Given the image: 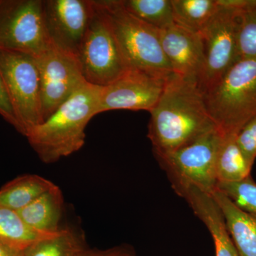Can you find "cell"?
Wrapping results in <instances>:
<instances>
[{"instance_id":"6da1fadb","label":"cell","mask_w":256,"mask_h":256,"mask_svg":"<svg viewBox=\"0 0 256 256\" xmlns=\"http://www.w3.org/2000/svg\"><path fill=\"white\" fill-rule=\"evenodd\" d=\"M150 112L148 137L154 154L178 150L216 129L198 82L174 74Z\"/></svg>"},{"instance_id":"7a4b0ae2","label":"cell","mask_w":256,"mask_h":256,"mask_svg":"<svg viewBox=\"0 0 256 256\" xmlns=\"http://www.w3.org/2000/svg\"><path fill=\"white\" fill-rule=\"evenodd\" d=\"M101 90L102 87L86 82L46 120L28 133V142L42 162L54 164L85 146L87 126L99 114Z\"/></svg>"},{"instance_id":"3957f363","label":"cell","mask_w":256,"mask_h":256,"mask_svg":"<svg viewBox=\"0 0 256 256\" xmlns=\"http://www.w3.org/2000/svg\"><path fill=\"white\" fill-rule=\"evenodd\" d=\"M204 94L218 130L223 136H236L256 116V58L237 60Z\"/></svg>"},{"instance_id":"277c9868","label":"cell","mask_w":256,"mask_h":256,"mask_svg":"<svg viewBox=\"0 0 256 256\" xmlns=\"http://www.w3.org/2000/svg\"><path fill=\"white\" fill-rule=\"evenodd\" d=\"M104 12L130 68L168 80L174 74L163 52L160 30L128 12L120 0H96Z\"/></svg>"},{"instance_id":"5b68a950","label":"cell","mask_w":256,"mask_h":256,"mask_svg":"<svg viewBox=\"0 0 256 256\" xmlns=\"http://www.w3.org/2000/svg\"><path fill=\"white\" fill-rule=\"evenodd\" d=\"M223 138L216 128L178 150L154 154L178 194L192 186L210 194L216 190V159Z\"/></svg>"},{"instance_id":"8992f818","label":"cell","mask_w":256,"mask_h":256,"mask_svg":"<svg viewBox=\"0 0 256 256\" xmlns=\"http://www.w3.org/2000/svg\"><path fill=\"white\" fill-rule=\"evenodd\" d=\"M95 12L80 45L78 60L88 84L106 87L130 70L108 18L94 0Z\"/></svg>"},{"instance_id":"52a82bcc","label":"cell","mask_w":256,"mask_h":256,"mask_svg":"<svg viewBox=\"0 0 256 256\" xmlns=\"http://www.w3.org/2000/svg\"><path fill=\"white\" fill-rule=\"evenodd\" d=\"M242 2V0H220L216 12L200 32L204 50V66L198 85L204 94L237 60Z\"/></svg>"},{"instance_id":"ba28073f","label":"cell","mask_w":256,"mask_h":256,"mask_svg":"<svg viewBox=\"0 0 256 256\" xmlns=\"http://www.w3.org/2000/svg\"><path fill=\"white\" fill-rule=\"evenodd\" d=\"M0 73L20 126L28 136L43 124L41 78L36 60L20 52L0 50Z\"/></svg>"},{"instance_id":"9c48e42d","label":"cell","mask_w":256,"mask_h":256,"mask_svg":"<svg viewBox=\"0 0 256 256\" xmlns=\"http://www.w3.org/2000/svg\"><path fill=\"white\" fill-rule=\"evenodd\" d=\"M52 44L43 0H0V50L36 58Z\"/></svg>"},{"instance_id":"30bf717a","label":"cell","mask_w":256,"mask_h":256,"mask_svg":"<svg viewBox=\"0 0 256 256\" xmlns=\"http://www.w3.org/2000/svg\"><path fill=\"white\" fill-rule=\"evenodd\" d=\"M34 58L41 78L42 116L44 122L86 80L77 56L53 44Z\"/></svg>"},{"instance_id":"8fae6325","label":"cell","mask_w":256,"mask_h":256,"mask_svg":"<svg viewBox=\"0 0 256 256\" xmlns=\"http://www.w3.org/2000/svg\"><path fill=\"white\" fill-rule=\"evenodd\" d=\"M43 12L52 44L78 56L95 12L94 0H43Z\"/></svg>"},{"instance_id":"7c38bea8","label":"cell","mask_w":256,"mask_h":256,"mask_svg":"<svg viewBox=\"0 0 256 256\" xmlns=\"http://www.w3.org/2000/svg\"><path fill=\"white\" fill-rule=\"evenodd\" d=\"M168 80L130 69L114 84L102 87L99 114L116 110L150 112L159 101Z\"/></svg>"},{"instance_id":"4fadbf2b","label":"cell","mask_w":256,"mask_h":256,"mask_svg":"<svg viewBox=\"0 0 256 256\" xmlns=\"http://www.w3.org/2000/svg\"><path fill=\"white\" fill-rule=\"evenodd\" d=\"M162 46L175 75L200 82L204 66V50L200 34L176 24L160 30Z\"/></svg>"},{"instance_id":"5bb4252c","label":"cell","mask_w":256,"mask_h":256,"mask_svg":"<svg viewBox=\"0 0 256 256\" xmlns=\"http://www.w3.org/2000/svg\"><path fill=\"white\" fill-rule=\"evenodd\" d=\"M184 200L208 228L214 242L216 256H240L229 234L222 210L212 195L192 188L186 192Z\"/></svg>"},{"instance_id":"9a60e30c","label":"cell","mask_w":256,"mask_h":256,"mask_svg":"<svg viewBox=\"0 0 256 256\" xmlns=\"http://www.w3.org/2000/svg\"><path fill=\"white\" fill-rule=\"evenodd\" d=\"M212 195L222 210L239 255L256 256V215L240 210L218 190Z\"/></svg>"},{"instance_id":"2e32d148","label":"cell","mask_w":256,"mask_h":256,"mask_svg":"<svg viewBox=\"0 0 256 256\" xmlns=\"http://www.w3.org/2000/svg\"><path fill=\"white\" fill-rule=\"evenodd\" d=\"M64 205L63 192L56 185L18 214L33 230L42 234H56L62 229L60 223Z\"/></svg>"},{"instance_id":"e0dca14e","label":"cell","mask_w":256,"mask_h":256,"mask_svg":"<svg viewBox=\"0 0 256 256\" xmlns=\"http://www.w3.org/2000/svg\"><path fill=\"white\" fill-rule=\"evenodd\" d=\"M55 186L52 181L40 175L18 176L0 190V206L20 212Z\"/></svg>"},{"instance_id":"ac0fdd59","label":"cell","mask_w":256,"mask_h":256,"mask_svg":"<svg viewBox=\"0 0 256 256\" xmlns=\"http://www.w3.org/2000/svg\"><path fill=\"white\" fill-rule=\"evenodd\" d=\"M252 166L239 148L236 136H224L216 159L218 183L236 182L252 175Z\"/></svg>"},{"instance_id":"d6986e66","label":"cell","mask_w":256,"mask_h":256,"mask_svg":"<svg viewBox=\"0 0 256 256\" xmlns=\"http://www.w3.org/2000/svg\"><path fill=\"white\" fill-rule=\"evenodd\" d=\"M60 233L37 232L25 224L18 212L0 206V242L6 245L24 252L35 242L55 236Z\"/></svg>"},{"instance_id":"ffe728a7","label":"cell","mask_w":256,"mask_h":256,"mask_svg":"<svg viewBox=\"0 0 256 256\" xmlns=\"http://www.w3.org/2000/svg\"><path fill=\"white\" fill-rule=\"evenodd\" d=\"M174 24L200 34L220 6V0H172Z\"/></svg>"},{"instance_id":"44dd1931","label":"cell","mask_w":256,"mask_h":256,"mask_svg":"<svg viewBox=\"0 0 256 256\" xmlns=\"http://www.w3.org/2000/svg\"><path fill=\"white\" fill-rule=\"evenodd\" d=\"M88 248L85 237L70 228H62L60 234L43 239L24 250L25 256H79Z\"/></svg>"},{"instance_id":"7402d4cb","label":"cell","mask_w":256,"mask_h":256,"mask_svg":"<svg viewBox=\"0 0 256 256\" xmlns=\"http://www.w3.org/2000/svg\"><path fill=\"white\" fill-rule=\"evenodd\" d=\"M128 12L159 30L174 24L172 0H120Z\"/></svg>"},{"instance_id":"603a6c76","label":"cell","mask_w":256,"mask_h":256,"mask_svg":"<svg viewBox=\"0 0 256 256\" xmlns=\"http://www.w3.org/2000/svg\"><path fill=\"white\" fill-rule=\"evenodd\" d=\"M256 58V0H242L238 38V56Z\"/></svg>"},{"instance_id":"cb8c5ba5","label":"cell","mask_w":256,"mask_h":256,"mask_svg":"<svg viewBox=\"0 0 256 256\" xmlns=\"http://www.w3.org/2000/svg\"><path fill=\"white\" fill-rule=\"evenodd\" d=\"M216 190L240 210L256 215V183L252 175L236 182L218 183Z\"/></svg>"},{"instance_id":"d4e9b609","label":"cell","mask_w":256,"mask_h":256,"mask_svg":"<svg viewBox=\"0 0 256 256\" xmlns=\"http://www.w3.org/2000/svg\"><path fill=\"white\" fill-rule=\"evenodd\" d=\"M236 141L248 161L254 166L256 160V116L242 128Z\"/></svg>"},{"instance_id":"484cf974","label":"cell","mask_w":256,"mask_h":256,"mask_svg":"<svg viewBox=\"0 0 256 256\" xmlns=\"http://www.w3.org/2000/svg\"><path fill=\"white\" fill-rule=\"evenodd\" d=\"M0 116L18 132L20 126L15 116L12 106L10 102L9 96L6 92V86H5L1 73H0Z\"/></svg>"},{"instance_id":"4316f807","label":"cell","mask_w":256,"mask_h":256,"mask_svg":"<svg viewBox=\"0 0 256 256\" xmlns=\"http://www.w3.org/2000/svg\"><path fill=\"white\" fill-rule=\"evenodd\" d=\"M79 256H134L132 252L126 248H119L111 250H90L87 248Z\"/></svg>"},{"instance_id":"83f0119b","label":"cell","mask_w":256,"mask_h":256,"mask_svg":"<svg viewBox=\"0 0 256 256\" xmlns=\"http://www.w3.org/2000/svg\"><path fill=\"white\" fill-rule=\"evenodd\" d=\"M0 256H25L24 252L0 242Z\"/></svg>"}]
</instances>
